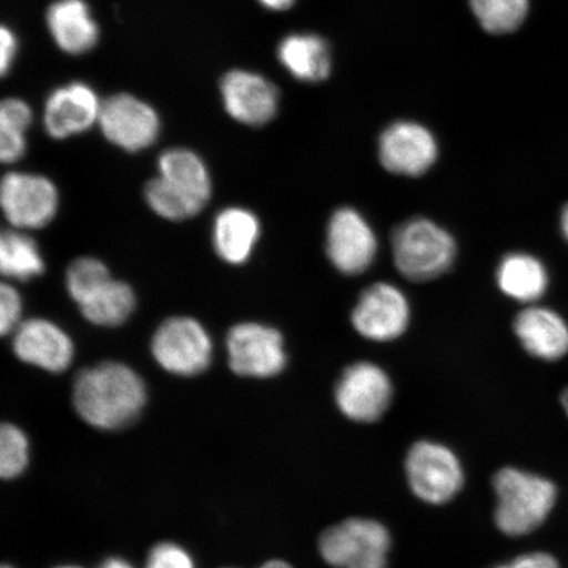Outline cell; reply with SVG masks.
Wrapping results in <instances>:
<instances>
[{
  "label": "cell",
  "mask_w": 568,
  "mask_h": 568,
  "mask_svg": "<svg viewBox=\"0 0 568 568\" xmlns=\"http://www.w3.org/2000/svg\"><path fill=\"white\" fill-rule=\"evenodd\" d=\"M146 386L130 366L119 362L83 368L77 375L73 403L92 428L118 430L132 424L146 404Z\"/></svg>",
  "instance_id": "6da1fadb"
},
{
  "label": "cell",
  "mask_w": 568,
  "mask_h": 568,
  "mask_svg": "<svg viewBox=\"0 0 568 568\" xmlns=\"http://www.w3.org/2000/svg\"><path fill=\"white\" fill-rule=\"evenodd\" d=\"M495 524L503 535H530L548 520L556 507L558 489L541 475L504 467L494 477Z\"/></svg>",
  "instance_id": "7a4b0ae2"
},
{
  "label": "cell",
  "mask_w": 568,
  "mask_h": 568,
  "mask_svg": "<svg viewBox=\"0 0 568 568\" xmlns=\"http://www.w3.org/2000/svg\"><path fill=\"white\" fill-rule=\"evenodd\" d=\"M457 255V243L449 232L429 219L415 217L393 234V257L404 278L426 282L449 270Z\"/></svg>",
  "instance_id": "3957f363"
},
{
  "label": "cell",
  "mask_w": 568,
  "mask_h": 568,
  "mask_svg": "<svg viewBox=\"0 0 568 568\" xmlns=\"http://www.w3.org/2000/svg\"><path fill=\"white\" fill-rule=\"evenodd\" d=\"M389 549V531L372 518H347L318 538L320 556L335 568H387Z\"/></svg>",
  "instance_id": "277c9868"
},
{
  "label": "cell",
  "mask_w": 568,
  "mask_h": 568,
  "mask_svg": "<svg viewBox=\"0 0 568 568\" xmlns=\"http://www.w3.org/2000/svg\"><path fill=\"white\" fill-rule=\"evenodd\" d=\"M151 349L163 371L176 376H195L207 371L213 357L207 329L189 316L170 317L155 331Z\"/></svg>",
  "instance_id": "5b68a950"
},
{
  "label": "cell",
  "mask_w": 568,
  "mask_h": 568,
  "mask_svg": "<svg viewBox=\"0 0 568 568\" xmlns=\"http://www.w3.org/2000/svg\"><path fill=\"white\" fill-rule=\"evenodd\" d=\"M406 477L410 491L433 506L449 503L465 483L464 468L456 453L435 442H418L410 447Z\"/></svg>",
  "instance_id": "8992f818"
},
{
  "label": "cell",
  "mask_w": 568,
  "mask_h": 568,
  "mask_svg": "<svg viewBox=\"0 0 568 568\" xmlns=\"http://www.w3.org/2000/svg\"><path fill=\"white\" fill-rule=\"evenodd\" d=\"M231 371L247 378H273L287 365L282 333L260 323H240L226 335Z\"/></svg>",
  "instance_id": "52a82bcc"
},
{
  "label": "cell",
  "mask_w": 568,
  "mask_h": 568,
  "mask_svg": "<svg viewBox=\"0 0 568 568\" xmlns=\"http://www.w3.org/2000/svg\"><path fill=\"white\" fill-rule=\"evenodd\" d=\"M394 387L389 376L373 362H355L347 366L335 389L337 407L355 423L378 422L393 402Z\"/></svg>",
  "instance_id": "ba28073f"
},
{
  "label": "cell",
  "mask_w": 568,
  "mask_h": 568,
  "mask_svg": "<svg viewBox=\"0 0 568 568\" xmlns=\"http://www.w3.org/2000/svg\"><path fill=\"white\" fill-rule=\"evenodd\" d=\"M0 204L6 219L16 229L40 230L54 219L60 195L47 176L11 172L3 176Z\"/></svg>",
  "instance_id": "9c48e42d"
},
{
  "label": "cell",
  "mask_w": 568,
  "mask_h": 568,
  "mask_svg": "<svg viewBox=\"0 0 568 568\" xmlns=\"http://www.w3.org/2000/svg\"><path fill=\"white\" fill-rule=\"evenodd\" d=\"M352 325L362 337L375 343L399 338L410 322L406 294L393 283L378 282L361 294L352 311Z\"/></svg>",
  "instance_id": "30bf717a"
},
{
  "label": "cell",
  "mask_w": 568,
  "mask_h": 568,
  "mask_svg": "<svg viewBox=\"0 0 568 568\" xmlns=\"http://www.w3.org/2000/svg\"><path fill=\"white\" fill-rule=\"evenodd\" d=\"M326 255L344 275H361L371 268L378 254V239L371 223L352 207L338 209L326 229Z\"/></svg>",
  "instance_id": "8fae6325"
},
{
  "label": "cell",
  "mask_w": 568,
  "mask_h": 568,
  "mask_svg": "<svg viewBox=\"0 0 568 568\" xmlns=\"http://www.w3.org/2000/svg\"><path fill=\"white\" fill-rule=\"evenodd\" d=\"M98 124L111 144L130 153L151 148L161 132L158 111L131 94H116L106 99Z\"/></svg>",
  "instance_id": "7c38bea8"
},
{
  "label": "cell",
  "mask_w": 568,
  "mask_h": 568,
  "mask_svg": "<svg viewBox=\"0 0 568 568\" xmlns=\"http://www.w3.org/2000/svg\"><path fill=\"white\" fill-rule=\"evenodd\" d=\"M379 161L387 172L420 176L438 159V142L428 128L415 122L390 124L379 139Z\"/></svg>",
  "instance_id": "4fadbf2b"
},
{
  "label": "cell",
  "mask_w": 568,
  "mask_h": 568,
  "mask_svg": "<svg viewBox=\"0 0 568 568\" xmlns=\"http://www.w3.org/2000/svg\"><path fill=\"white\" fill-rule=\"evenodd\" d=\"M220 91L225 111L241 124L264 126L278 112V89L265 77L252 71H229L220 82Z\"/></svg>",
  "instance_id": "5bb4252c"
},
{
  "label": "cell",
  "mask_w": 568,
  "mask_h": 568,
  "mask_svg": "<svg viewBox=\"0 0 568 568\" xmlns=\"http://www.w3.org/2000/svg\"><path fill=\"white\" fill-rule=\"evenodd\" d=\"M12 347L20 361L53 374L68 371L75 354L73 339L47 318L21 323L13 332Z\"/></svg>",
  "instance_id": "9a60e30c"
},
{
  "label": "cell",
  "mask_w": 568,
  "mask_h": 568,
  "mask_svg": "<svg viewBox=\"0 0 568 568\" xmlns=\"http://www.w3.org/2000/svg\"><path fill=\"white\" fill-rule=\"evenodd\" d=\"M102 104L95 90L87 83L73 82L55 89L44 109L49 138L67 140L88 132L99 122Z\"/></svg>",
  "instance_id": "2e32d148"
},
{
  "label": "cell",
  "mask_w": 568,
  "mask_h": 568,
  "mask_svg": "<svg viewBox=\"0 0 568 568\" xmlns=\"http://www.w3.org/2000/svg\"><path fill=\"white\" fill-rule=\"evenodd\" d=\"M159 176L166 186L197 213L212 195V180L201 155L184 148H173L159 159Z\"/></svg>",
  "instance_id": "e0dca14e"
},
{
  "label": "cell",
  "mask_w": 568,
  "mask_h": 568,
  "mask_svg": "<svg viewBox=\"0 0 568 568\" xmlns=\"http://www.w3.org/2000/svg\"><path fill=\"white\" fill-rule=\"evenodd\" d=\"M514 329L524 349L535 358L558 361L568 353V325L549 308L532 305L523 310Z\"/></svg>",
  "instance_id": "ac0fdd59"
},
{
  "label": "cell",
  "mask_w": 568,
  "mask_h": 568,
  "mask_svg": "<svg viewBox=\"0 0 568 568\" xmlns=\"http://www.w3.org/2000/svg\"><path fill=\"white\" fill-rule=\"evenodd\" d=\"M47 26L63 53L81 55L98 44L99 28L84 0H55L47 11Z\"/></svg>",
  "instance_id": "d6986e66"
},
{
  "label": "cell",
  "mask_w": 568,
  "mask_h": 568,
  "mask_svg": "<svg viewBox=\"0 0 568 568\" xmlns=\"http://www.w3.org/2000/svg\"><path fill=\"white\" fill-rule=\"evenodd\" d=\"M260 236V219L254 212L243 207L220 211L213 223V248L230 265L246 264L258 244Z\"/></svg>",
  "instance_id": "ffe728a7"
},
{
  "label": "cell",
  "mask_w": 568,
  "mask_h": 568,
  "mask_svg": "<svg viewBox=\"0 0 568 568\" xmlns=\"http://www.w3.org/2000/svg\"><path fill=\"white\" fill-rule=\"evenodd\" d=\"M278 59L291 75L303 82H322L331 74L328 45L316 34L287 36L280 44Z\"/></svg>",
  "instance_id": "44dd1931"
},
{
  "label": "cell",
  "mask_w": 568,
  "mask_h": 568,
  "mask_svg": "<svg viewBox=\"0 0 568 568\" xmlns=\"http://www.w3.org/2000/svg\"><path fill=\"white\" fill-rule=\"evenodd\" d=\"M497 286L504 295L521 303H532L548 290L549 275L542 262L527 253L506 255L496 270Z\"/></svg>",
  "instance_id": "7402d4cb"
},
{
  "label": "cell",
  "mask_w": 568,
  "mask_h": 568,
  "mask_svg": "<svg viewBox=\"0 0 568 568\" xmlns=\"http://www.w3.org/2000/svg\"><path fill=\"white\" fill-rule=\"evenodd\" d=\"M78 307L89 323L105 326V328H115L132 316L138 307V300L130 284L111 280Z\"/></svg>",
  "instance_id": "603a6c76"
},
{
  "label": "cell",
  "mask_w": 568,
  "mask_h": 568,
  "mask_svg": "<svg viewBox=\"0 0 568 568\" xmlns=\"http://www.w3.org/2000/svg\"><path fill=\"white\" fill-rule=\"evenodd\" d=\"M0 270L7 278L30 281L44 274L45 261L33 239L10 230L0 237Z\"/></svg>",
  "instance_id": "cb8c5ba5"
},
{
  "label": "cell",
  "mask_w": 568,
  "mask_h": 568,
  "mask_svg": "<svg viewBox=\"0 0 568 568\" xmlns=\"http://www.w3.org/2000/svg\"><path fill=\"white\" fill-rule=\"evenodd\" d=\"M31 123V106L21 99H4L0 104V159L4 163H16L24 158L26 133Z\"/></svg>",
  "instance_id": "d4e9b609"
},
{
  "label": "cell",
  "mask_w": 568,
  "mask_h": 568,
  "mask_svg": "<svg viewBox=\"0 0 568 568\" xmlns=\"http://www.w3.org/2000/svg\"><path fill=\"white\" fill-rule=\"evenodd\" d=\"M483 30L493 34L515 32L527 19L529 0H470Z\"/></svg>",
  "instance_id": "484cf974"
},
{
  "label": "cell",
  "mask_w": 568,
  "mask_h": 568,
  "mask_svg": "<svg viewBox=\"0 0 568 568\" xmlns=\"http://www.w3.org/2000/svg\"><path fill=\"white\" fill-rule=\"evenodd\" d=\"M111 280L110 270L104 262L94 257H82L71 262L65 283L71 300L81 305Z\"/></svg>",
  "instance_id": "4316f807"
},
{
  "label": "cell",
  "mask_w": 568,
  "mask_h": 568,
  "mask_svg": "<svg viewBox=\"0 0 568 568\" xmlns=\"http://www.w3.org/2000/svg\"><path fill=\"white\" fill-rule=\"evenodd\" d=\"M30 464V442L26 433L13 424H3L0 430V475L16 479Z\"/></svg>",
  "instance_id": "83f0119b"
},
{
  "label": "cell",
  "mask_w": 568,
  "mask_h": 568,
  "mask_svg": "<svg viewBox=\"0 0 568 568\" xmlns=\"http://www.w3.org/2000/svg\"><path fill=\"white\" fill-rule=\"evenodd\" d=\"M144 193L149 207L169 222H183L197 215L196 211L173 193L160 176L148 182Z\"/></svg>",
  "instance_id": "f1b7e54d"
},
{
  "label": "cell",
  "mask_w": 568,
  "mask_h": 568,
  "mask_svg": "<svg viewBox=\"0 0 568 568\" xmlns=\"http://www.w3.org/2000/svg\"><path fill=\"white\" fill-rule=\"evenodd\" d=\"M23 316V300L19 291L9 283L0 288V332L2 335L16 332Z\"/></svg>",
  "instance_id": "f546056e"
},
{
  "label": "cell",
  "mask_w": 568,
  "mask_h": 568,
  "mask_svg": "<svg viewBox=\"0 0 568 568\" xmlns=\"http://www.w3.org/2000/svg\"><path fill=\"white\" fill-rule=\"evenodd\" d=\"M146 568H195V565L182 546L162 542L155 545L149 552Z\"/></svg>",
  "instance_id": "4dcf8cb0"
},
{
  "label": "cell",
  "mask_w": 568,
  "mask_h": 568,
  "mask_svg": "<svg viewBox=\"0 0 568 568\" xmlns=\"http://www.w3.org/2000/svg\"><path fill=\"white\" fill-rule=\"evenodd\" d=\"M495 568H559L558 560L548 552H529Z\"/></svg>",
  "instance_id": "1f68e13d"
},
{
  "label": "cell",
  "mask_w": 568,
  "mask_h": 568,
  "mask_svg": "<svg viewBox=\"0 0 568 568\" xmlns=\"http://www.w3.org/2000/svg\"><path fill=\"white\" fill-rule=\"evenodd\" d=\"M18 52V40L10 28L0 30V73L6 75L11 70Z\"/></svg>",
  "instance_id": "d6a6232c"
},
{
  "label": "cell",
  "mask_w": 568,
  "mask_h": 568,
  "mask_svg": "<svg viewBox=\"0 0 568 568\" xmlns=\"http://www.w3.org/2000/svg\"><path fill=\"white\" fill-rule=\"evenodd\" d=\"M258 2L272 11H286L295 4L296 0H258Z\"/></svg>",
  "instance_id": "836d02e7"
},
{
  "label": "cell",
  "mask_w": 568,
  "mask_h": 568,
  "mask_svg": "<svg viewBox=\"0 0 568 568\" xmlns=\"http://www.w3.org/2000/svg\"><path fill=\"white\" fill-rule=\"evenodd\" d=\"M99 568H134L130 562H126L125 559L122 558H109L105 559L104 562L99 566Z\"/></svg>",
  "instance_id": "e575fe53"
},
{
  "label": "cell",
  "mask_w": 568,
  "mask_h": 568,
  "mask_svg": "<svg viewBox=\"0 0 568 568\" xmlns=\"http://www.w3.org/2000/svg\"><path fill=\"white\" fill-rule=\"evenodd\" d=\"M260 568H294L293 566L284 562V560L275 559L268 560L265 565H262Z\"/></svg>",
  "instance_id": "d590c367"
},
{
  "label": "cell",
  "mask_w": 568,
  "mask_h": 568,
  "mask_svg": "<svg viewBox=\"0 0 568 568\" xmlns=\"http://www.w3.org/2000/svg\"><path fill=\"white\" fill-rule=\"evenodd\" d=\"M560 229H562L564 236L568 241V204L564 209L562 216H560Z\"/></svg>",
  "instance_id": "8d00e7d4"
},
{
  "label": "cell",
  "mask_w": 568,
  "mask_h": 568,
  "mask_svg": "<svg viewBox=\"0 0 568 568\" xmlns=\"http://www.w3.org/2000/svg\"><path fill=\"white\" fill-rule=\"evenodd\" d=\"M560 402H562L564 409L568 416V387L564 390L562 396H560Z\"/></svg>",
  "instance_id": "74e56055"
},
{
  "label": "cell",
  "mask_w": 568,
  "mask_h": 568,
  "mask_svg": "<svg viewBox=\"0 0 568 568\" xmlns=\"http://www.w3.org/2000/svg\"><path fill=\"white\" fill-rule=\"evenodd\" d=\"M55 568H82V567L73 566V565H68V566H60V567H55Z\"/></svg>",
  "instance_id": "f35d334b"
},
{
  "label": "cell",
  "mask_w": 568,
  "mask_h": 568,
  "mask_svg": "<svg viewBox=\"0 0 568 568\" xmlns=\"http://www.w3.org/2000/svg\"><path fill=\"white\" fill-rule=\"evenodd\" d=\"M2 568H13L12 566H3Z\"/></svg>",
  "instance_id": "ab89813d"
}]
</instances>
